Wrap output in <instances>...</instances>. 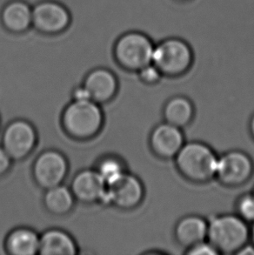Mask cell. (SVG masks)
<instances>
[{
    "label": "cell",
    "instance_id": "7",
    "mask_svg": "<svg viewBox=\"0 0 254 255\" xmlns=\"http://www.w3.org/2000/svg\"><path fill=\"white\" fill-rule=\"evenodd\" d=\"M105 205H111L121 210H132L144 200L145 189L137 176L126 171L107 184Z\"/></svg>",
    "mask_w": 254,
    "mask_h": 255
},
{
    "label": "cell",
    "instance_id": "19",
    "mask_svg": "<svg viewBox=\"0 0 254 255\" xmlns=\"http://www.w3.org/2000/svg\"><path fill=\"white\" fill-rule=\"evenodd\" d=\"M43 201L50 214L64 216L72 212L76 199L71 188L61 184L46 189Z\"/></svg>",
    "mask_w": 254,
    "mask_h": 255
},
{
    "label": "cell",
    "instance_id": "25",
    "mask_svg": "<svg viewBox=\"0 0 254 255\" xmlns=\"http://www.w3.org/2000/svg\"><path fill=\"white\" fill-rule=\"evenodd\" d=\"M13 159L10 158L6 151L0 146V178L9 172L12 165Z\"/></svg>",
    "mask_w": 254,
    "mask_h": 255
},
{
    "label": "cell",
    "instance_id": "11",
    "mask_svg": "<svg viewBox=\"0 0 254 255\" xmlns=\"http://www.w3.org/2000/svg\"><path fill=\"white\" fill-rule=\"evenodd\" d=\"M186 143L181 128L162 122L157 125L149 135V146L151 152L158 159H174Z\"/></svg>",
    "mask_w": 254,
    "mask_h": 255
},
{
    "label": "cell",
    "instance_id": "9",
    "mask_svg": "<svg viewBox=\"0 0 254 255\" xmlns=\"http://www.w3.org/2000/svg\"><path fill=\"white\" fill-rule=\"evenodd\" d=\"M67 159L57 150L41 152L32 165V175L38 186L45 190L61 185L68 174Z\"/></svg>",
    "mask_w": 254,
    "mask_h": 255
},
{
    "label": "cell",
    "instance_id": "14",
    "mask_svg": "<svg viewBox=\"0 0 254 255\" xmlns=\"http://www.w3.org/2000/svg\"><path fill=\"white\" fill-rule=\"evenodd\" d=\"M207 232L208 220L197 214H189L177 221L173 235L178 245L186 250L207 240Z\"/></svg>",
    "mask_w": 254,
    "mask_h": 255
},
{
    "label": "cell",
    "instance_id": "26",
    "mask_svg": "<svg viewBox=\"0 0 254 255\" xmlns=\"http://www.w3.org/2000/svg\"><path fill=\"white\" fill-rule=\"evenodd\" d=\"M72 99L73 100H91L88 93L82 85L76 87L74 89L72 93Z\"/></svg>",
    "mask_w": 254,
    "mask_h": 255
},
{
    "label": "cell",
    "instance_id": "15",
    "mask_svg": "<svg viewBox=\"0 0 254 255\" xmlns=\"http://www.w3.org/2000/svg\"><path fill=\"white\" fill-rule=\"evenodd\" d=\"M1 21L7 31L23 33L32 28V6L24 0H11L3 7Z\"/></svg>",
    "mask_w": 254,
    "mask_h": 255
},
{
    "label": "cell",
    "instance_id": "4",
    "mask_svg": "<svg viewBox=\"0 0 254 255\" xmlns=\"http://www.w3.org/2000/svg\"><path fill=\"white\" fill-rule=\"evenodd\" d=\"M154 47V42L144 31H126L114 45V60L121 70L136 73L152 62Z\"/></svg>",
    "mask_w": 254,
    "mask_h": 255
},
{
    "label": "cell",
    "instance_id": "20",
    "mask_svg": "<svg viewBox=\"0 0 254 255\" xmlns=\"http://www.w3.org/2000/svg\"><path fill=\"white\" fill-rule=\"evenodd\" d=\"M96 170L107 185L127 171L123 160L116 156L104 157L103 159H100Z\"/></svg>",
    "mask_w": 254,
    "mask_h": 255
},
{
    "label": "cell",
    "instance_id": "10",
    "mask_svg": "<svg viewBox=\"0 0 254 255\" xmlns=\"http://www.w3.org/2000/svg\"><path fill=\"white\" fill-rule=\"evenodd\" d=\"M71 23V14L63 3L44 0L32 6V27L45 34L65 31Z\"/></svg>",
    "mask_w": 254,
    "mask_h": 255
},
{
    "label": "cell",
    "instance_id": "6",
    "mask_svg": "<svg viewBox=\"0 0 254 255\" xmlns=\"http://www.w3.org/2000/svg\"><path fill=\"white\" fill-rule=\"evenodd\" d=\"M254 163L251 156L242 150H229L219 156L215 179L227 187H240L252 179Z\"/></svg>",
    "mask_w": 254,
    "mask_h": 255
},
{
    "label": "cell",
    "instance_id": "23",
    "mask_svg": "<svg viewBox=\"0 0 254 255\" xmlns=\"http://www.w3.org/2000/svg\"><path fill=\"white\" fill-rule=\"evenodd\" d=\"M136 74L138 80L147 86H154L164 77L161 72L152 63L141 68L139 71H137Z\"/></svg>",
    "mask_w": 254,
    "mask_h": 255
},
{
    "label": "cell",
    "instance_id": "22",
    "mask_svg": "<svg viewBox=\"0 0 254 255\" xmlns=\"http://www.w3.org/2000/svg\"><path fill=\"white\" fill-rule=\"evenodd\" d=\"M235 214L248 224L254 221V193H246L238 198L235 203Z\"/></svg>",
    "mask_w": 254,
    "mask_h": 255
},
{
    "label": "cell",
    "instance_id": "30",
    "mask_svg": "<svg viewBox=\"0 0 254 255\" xmlns=\"http://www.w3.org/2000/svg\"><path fill=\"white\" fill-rule=\"evenodd\" d=\"M253 193H254V190H253Z\"/></svg>",
    "mask_w": 254,
    "mask_h": 255
},
{
    "label": "cell",
    "instance_id": "2",
    "mask_svg": "<svg viewBox=\"0 0 254 255\" xmlns=\"http://www.w3.org/2000/svg\"><path fill=\"white\" fill-rule=\"evenodd\" d=\"M207 241L220 255H237L250 242V224L235 213L218 214L208 220Z\"/></svg>",
    "mask_w": 254,
    "mask_h": 255
},
{
    "label": "cell",
    "instance_id": "13",
    "mask_svg": "<svg viewBox=\"0 0 254 255\" xmlns=\"http://www.w3.org/2000/svg\"><path fill=\"white\" fill-rule=\"evenodd\" d=\"M70 188L76 200L86 204H105L107 183L96 169L78 172L72 179Z\"/></svg>",
    "mask_w": 254,
    "mask_h": 255
},
{
    "label": "cell",
    "instance_id": "16",
    "mask_svg": "<svg viewBox=\"0 0 254 255\" xmlns=\"http://www.w3.org/2000/svg\"><path fill=\"white\" fill-rule=\"evenodd\" d=\"M39 255H75L78 246L68 233L61 229H49L40 235Z\"/></svg>",
    "mask_w": 254,
    "mask_h": 255
},
{
    "label": "cell",
    "instance_id": "8",
    "mask_svg": "<svg viewBox=\"0 0 254 255\" xmlns=\"http://www.w3.org/2000/svg\"><path fill=\"white\" fill-rule=\"evenodd\" d=\"M38 135L27 121L17 120L7 126L2 136V147L13 160L27 158L34 150Z\"/></svg>",
    "mask_w": 254,
    "mask_h": 255
},
{
    "label": "cell",
    "instance_id": "3",
    "mask_svg": "<svg viewBox=\"0 0 254 255\" xmlns=\"http://www.w3.org/2000/svg\"><path fill=\"white\" fill-rule=\"evenodd\" d=\"M103 111L93 100H72L63 112L62 126L72 138L86 140L99 134L103 128Z\"/></svg>",
    "mask_w": 254,
    "mask_h": 255
},
{
    "label": "cell",
    "instance_id": "27",
    "mask_svg": "<svg viewBox=\"0 0 254 255\" xmlns=\"http://www.w3.org/2000/svg\"><path fill=\"white\" fill-rule=\"evenodd\" d=\"M248 128H249V132L251 134V137L254 140V114L252 115L251 119H250Z\"/></svg>",
    "mask_w": 254,
    "mask_h": 255
},
{
    "label": "cell",
    "instance_id": "5",
    "mask_svg": "<svg viewBox=\"0 0 254 255\" xmlns=\"http://www.w3.org/2000/svg\"><path fill=\"white\" fill-rule=\"evenodd\" d=\"M194 53L191 45L182 38L171 37L155 44L152 64L163 76L178 78L192 68Z\"/></svg>",
    "mask_w": 254,
    "mask_h": 255
},
{
    "label": "cell",
    "instance_id": "12",
    "mask_svg": "<svg viewBox=\"0 0 254 255\" xmlns=\"http://www.w3.org/2000/svg\"><path fill=\"white\" fill-rule=\"evenodd\" d=\"M82 86L88 93L90 100L101 105L114 100L120 83L114 70L106 66H97L86 73Z\"/></svg>",
    "mask_w": 254,
    "mask_h": 255
},
{
    "label": "cell",
    "instance_id": "18",
    "mask_svg": "<svg viewBox=\"0 0 254 255\" xmlns=\"http://www.w3.org/2000/svg\"><path fill=\"white\" fill-rule=\"evenodd\" d=\"M40 235L28 228H17L7 235L5 249L9 255H35L39 253Z\"/></svg>",
    "mask_w": 254,
    "mask_h": 255
},
{
    "label": "cell",
    "instance_id": "29",
    "mask_svg": "<svg viewBox=\"0 0 254 255\" xmlns=\"http://www.w3.org/2000/svg\"><path fill=\"white\" fill-rule=\"evenodd\" d=\"M176 1L181 2V3H186V2H189V1H192V0H176Z\"/></svg>",
    "mask_w": 254,
    "mask_h": 255
},
{
    "label": "cell",
    "instance_id": "28",
    "mask_svg": "<svg viewBox=\"0 0 254 255\" xmlns=\"http://www.w3.org/2000/svg\"><path fill=\"white\" fill-rule=\"evenodd\" d=\"M250 243L254 247V221L250 224Z\"/></svg>",
    "mask_w": 254,
    "mask_h": 255
},
{
    "label": "cell",
    "instance_id": "21",
    "mask_svg": "<svg viewBox=\"0 0 254 255\" xmlns=\"http://www.w3.org/2000/svg\"><path fill=\"white\" fill-rule=\"evenodd\" d=\"M127 1L126 0V3H125V10H124V16H123V20H122V24H121V31H120V35H119V38L121 37V35L124 33L126 31V28H127ZM61 32L58 33L59 35V39L60 42L62 44L63 49L65 51V54L68 57L69 59H72V60H81V61H86V62L89 63L90 65H102L105 63L108 62L109 60L114 58V48L110 52L107 53L106 55L101 56V57H97V58H82V57H78V56L73 55L71 52H69L66 46H65V43L63 41L62 38H61ZM117 38V39H118ZM117 41V40H116ZM116 43V42H115ZM115 45V44H114Z\"/></svg>",
    "mask_w": 254,
    "mask_h": 255
},
{
    "label": "cell",
    "instance_id": "1",
    "mask_svg": "<svg viewBox=\"0 0 254 255\" xmlns=\"http://www.w3.org/2000/svg\"><path fill=\"white\" fill-rule=\"evenodd\" d=\"M219 156L208 144L186 142L174 158L179 174L190 182L204 184L215 179Z\"/></svg>",
    "mask_w": 254,
    "mask_h": 255
},
{
    "label": "cell",
    "instance_id": "17",
    "mask_svg": "<svg viewBox=\"0 0 254 255\" xmlns=\"http://www.w3.org/2000/svg\"><path fill=\"white\" fill-rule=\"evenodd\" d=\"M195 116V107L192 100L183 95H176L169 99L163 107L164 121L177 128L188 127Z\"/></svg>",
    "mask_w": 254,
    "mask_h": 255
},
{
    "label": "cell",
    "instance_id": "24",
    "mask_svg": "<svg viewBox=\"0 0 254 255\" xmlns=\"http://www.w3.org/2000/svg\"><path fill=\"white\" fill-rule=\"evenodd\" d=\"M186 255H219L217 249L207 240L197 243L189 249H186Z\"/></svg>",
    "mask_w": 254,
    "mask_h": 255
}]
</instances>
